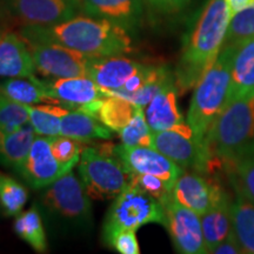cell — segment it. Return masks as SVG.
Wrapping results in <instances>:
<instances>
[{"instance_id": "cell-1", "label": "cell", "mask_w": 254, "mask_h": 254, "mask_svg": "<svg viewBox=\"0 0 254 254\" xmlns=\"http://www.w3.org/2000/svg\"><path fill=\"white\" fill-rule=\"evenodd\" d=\"M131 32L125 27L91 15H75L50 26L25 25L19 34L24 40L50 41L91 57L126 56L132 53Z\"/></svg>"}, {"instance_id": "cell-2", "label": "cell", "mask_w": 254, "mask_h": 254, "mask_svg": "<svg viewBox=\"0 0 254 254\" xmlns=\"http://www.w3.org/2000/svg\"><path fill=\"white\" fill-rule=\"evenodd\" d=\"M231 17L227 0H207L184 40L174 72L178 92L184 93L194 88L217 60L226 41Z\"/></svg>"}, {"instance_id": "cell-3", "label": "cell", "mask_w": 254, "mask_h": 254, "mask_svg": "<svg viewBox=\"0 0 254 254\" xmlns=\"http://www.w3.org/2000/svg\"><path fill=\"white\" fill-rule=\"evenodd\" d=\"M211 176L226 174L241 159L254 154V91L228 101L205 138Z\"/></svg>"}, {"instance_id": "cell-4", "label": "cell", "mask_w": 254, "mask_h": 254, "mask_svg": "<svg viewBox=\"0 0 254 254\" xmlns=\"http://www.w3.org/2000/svg\"><path fill=\"white\" fill-rule=\"evenodd\" d=\"M232 59L233 46L225 44L217 60L194 86L186 122L204 144L212 124L231 99Z\"/></svg>"}, {"instance_id": "cell-5", "label": "cell", "mask_w": 254, "mask_h": 254, "mask_svg": "<svg viewBox=\"0 0 254 254\" xmlns=\"http://www.w3.org/2000/svg\"><path fill=\"white\" fill-rule=\"evenodd\" d=\"M91 196L84 184L72 171L52 183L39 195V206L63 231H86L92 225Z\"/></svg>"}, {"instance_id": "cell-6", "label": "cell", "mask_w": 254, "mask_h": 254, "mask_svg": "<svg viewBox=\"0 0 254 254\" xmlns=\"http://www.w3.org/2000/svg\"><path fill=\"white\" fill-rule=\"evenodd\" d=\"M109 146L84 147L79 159V176L92 199H114L131 184L132 173L116 154V145Z\"/></svg>"}, {"instance_id": "cell-7", "label": "cell", "mask_w": 254, "mask_h": 254, "mask_svg": "<svg viewBox=\"0 0 254 254\" xmlns=\"http://www.w3.org/2000/svg\"><path fill=\"white\" fill-rule=\"evenodd\" d=\"M147 224L165 225L164 206L138 186L129 184L114 198L103 230L132 228L136 231Z\"/></svg>"}, {"instance_id": "cell-8", "label": "cell", "mask_w": 254, "mask_h": 254, "mask_svg": "<svg viewBox=\"0 0 254 254\" xmlns=\"http://www.w3.org/2000/svg\"><path fill=\"white\" fill-rule=\"evenodd\" d=\"M152 147L184 170L211 176V157L207 148L196 139L187 122L166 131L153 132Z\"/></svg>"}, {"instance_id": "cell-9", "label": "cell", "mask_w": 254, "mask_h": 254, "mask_svg": "<svg viewBox=\"0 0 254 254\" xmlns=\"http://www.w3.org/2000/svg\"><path fill=\"white\" fill-rule=\"evenodd\" d=\"M33 58L36 71L46 78L87 75L93 57L50 41L25 40Z\"/></svg>"}, {"instance_id": "cell-10", "label": "cell", "mask_w": 254, "mask_h": 254, "mask_svg": "<svg viewBox=\"0 0 254 254\" xmlns=\"http://www.w3.org/2000/svg\"><path fill=\"white\" fill-rule=\"evenodd\" d=\"M165 225L176 250L183 254L208 253L200 215L177 202L172 196L163 202Z\"/></svg>"}, {"instance_id": "cell-11", "label": "cell", "mask_w": 254, "mask_h": 254, "mask_svg": "<svg viewBox=\"0 0 254 254\" xmlns=\"http://www.w3.org/2000/svg\"><path fill=\"white\" fill-rule=\"evenodd\" d=\"M226 194L227 192L215 178L190 171L180 174L174 183L171 196L180 205L202 215Z\"/></svg>"}, {"instance_id": "cell-12", "label": "cell", "mask_w": 254, "mask_h": 254, "mask_svg": "<svg viewBox=\"0 0 254 254\" xmlns=\"http://www.w3.org/2000/svg\"><path fill=\"white\" fill-rule=\"evenodd\" d=\"M6 7L24 25L50 26L81 12L79 0H5Z\"/></svg>"}, {"instance_id": "cell-13", "label": "cell", "mask_w": 254, "mask_h": 254, "mask_svg": "<svg viewBox=\"0 0 254 254\" xmlns=\"http://www.w3.org/2000/svg\"><path fill=\"white\" fill-rule=\"evenodd\" d=\"M116 154L129 173L151 174L171 185L184 172V168L151 146L116 145Z\"/></svg>"}, {"instance_id": "cell-14", "label": "cell", "mask_w": 254, "mask_h": 254, "mask_svg": "<svg viewBox=\"0 0 254 254\" xmlns=\"http://www.w3.org/2000/svg\"><path fill=\"white\" fill-rule=\"evenodd\" d=\"M73 167V165H63L57 160L51 151L50 136L38 135L19 176L32 189L43 190L72 171Z\"/></svg>"}, {"instance_id": "cell-15", "label": "cell", "mask_w": 254, "mask_h": 254, "mask_svg": "<svg viewBox=\"0 0 254 254\" xmlns=\"http://www.w3.org/2000/svg\"><path fill=\"white\" fill-rule=\"evenodd\" d=\"M43 81L46 94L52 104H64L73 110H80L106 95L103 88L88 75L49 78Z\"/></svg>"}, {"instance_id": "cell-16", "label": "cell", "mask_w": 254, "mask_h": 254, "mask_svg": "<svg viewBox=\"0 0 254 254\" xmlns=\"http://www.w3.org/2000/svg\"><path fill=\"white\" fill-rule=\"evenodd\" d=\"M85 14L106 20L133 32L141 23L145 0H79Z\"/></svg>"}, {"instance_id": "cell-17", "label": "cell", "mask_w": 254, "mask_h": 254, "mask_svg": "<svg viewBox=\"0 0 254 254\" xmlns=\"http://www.w3.org/2000/svg\"><path fill=\"white\" fill-rule=\"evenodd\" d=\"M144 67V64L124 56L93 57L88 65L87 75L104 92H113L122 88L127 79Z\"/></svg>"}, {"instance_id": "cell-18", "label": "cell", "mask_w": 254, "mask_h": 254, "mask_svg": "<svg viewBox=\"0 0 254 254\" xmlns=\"http://www.w3.org/2000/svg\"><path fill=\"white\" fill-rule=\"evenodd\" d=\"M33 58L20 34L5 32L0 39V78H23L34 74Z\"/></svg>"}, {"instance_id": "cell-19", "label": "cell", "mask_w": 254, "mask_h": 254, "mask_svg": "<svg viewBox=\"0 0 254 254\" xmlns=\"http://www.w3.org/2000/svg\"><path fill=\"white\" fill-rule=\"evenodd\" d=\"M176 80L167 84L145 106L146 120L152 132H160L186 123L178 106Z\"/></svg>"}, {"instance_id": "cell-20", "label": "cell", "mask_w": 254, "mask_h": 254, "mask_svg": "<svg viewBox=\"0 0 254 254\" xmlns=\"http://www.w3.org/2000/svg\"><path fill=\"white\" fill-rule=\"evenodd\" d=\"M136 107L125 98L106 94L101 99L81 107L80 111L95 117L113 132L119 133L133 118Z\"/></svg>"}, {"instance_id": "cell-21", "label": "cell", "mask_w": 254, "mask_h": 254, "mask_svg": "<svg viewBox=\"0 0 254 254\" xmlns=\"http://www.w3.org/2000/svg\"><path fill=\"white\" fill-rule=\"evenodd\" d=\"M60 135L86 142L90 140H109L113 136V131L105 126L99 119L84 111L68 110L62 118Z\"/></svg>"}, {"instance_id": "cell-22", "label": "cell", "mask_w": 254, "mask_h": 254, "mask_svg": "<svg viewBox=\"0 0 254 254\" xmlns=\"http://www.w3.org/2000/svg\"><path fill=\"white\" fill-rule=\"evenodd\" d=\"M36 135L30 123L13 132L0 134V164L19 176Z\"/></svg>"}, {"instance_id": "cell-23", "label": "cell", "mask_w": 254, "mask_h": 254, "mask_svg": "<svg viewBox=\"0 0 254 254\" xmlns=\"http://www.w3.org/2000/svg\"><path fill=\"white\" fill-rule=\"evenodd\" d=\"M230 45L233 46L231 73V99H233L254 91V37Z\"/></svg>"}, {"instance_id": "cell-24", "label": "cell", "mask_w": 254, "mask_h": 254, "mask_svg": "<svg viewBox=\"0 0 254 254\" xmlns=\"http://www.w3.org/2000/svg\"><path fill=\"white\" fill-rule=\"evenodd\" d=\"M231 202L232 199L227 193L218 204L208 209L206 213L200 215L205 245L208 253H211L215 246H218L232 233Z\"/></svg>"}, {"instance_id": "cell-25", "label": "cell", "mask_w": 254, "mask_h": 254, "mask_svg": "<svg viewBox=\"0 0 254 254\" xmlns=\"http://www.w3.org/2000/svg\"><path fill=\"white\" fill-rule=\"evenodd\" d=\"M234 193L231 202L232 230L243 253L254 254V202L238 190Z\"/></svg>"}, {"instance_id": "cell-26", "label": "cell", "mask_w": 254, "mask_h": 254, "mask_svg": "<svg viewBox=\"0 0 254 254\" xmlns=\"http://www.w3.org/2000/svg\"><path fill=\"white\" fill-rule=\"evenodd\" d=\"M0 93L23 105L52 104L46 94L44 81L34 74L23 78H5L0 81Z\"/></svg>"}, {"instance_id": "cell-27", "label": "cell", "mask_w": 254, "mask_h": 254, "mask_svg": "<svg viewBox=\"0 0 254 254\" xmlns=\"http://www.w3.org/2000/svg\"><path fill=\"white\" fill-rule=\"evenodd\" d=\"M13 228L17 236L27 243L36 252H46V232L38 205H33L25 212L19 213L15 218Z\"/></svg>"}, {"instance_id": "cell-28", "label": "cell", "mask_w": 254, "mask_h": 254, "mask_svg": "<svg viewBox=\"0 0 254 254\" xmlns=\"http://www.w3.org/2000/svg\"><path fill=\"white\" fill-rule=\"evenodd\" d=\"M28 111V123L33 127L37 135H60L62 118L67 109L57 105H26Z\"/></svg>"}, {"instance_id": "cell-29", "label": "cell", "mask_w": 254, "mask_h": 254, "mask_svg": "<svg viewBox=\"0 0 254 254\" xmlns=\"http://www.w3.org/2000/svg\"><path fill=\"white\" fill-rule=\"evenodd\" d=\"M27 199L26 187L12 177L0 172V205L7 217H17L21 213Z\"/></svg>"}, {"instance_id": "cell-30", "label": "cell", "mask_w": 254, "mask_h": 254, "mask_svg": "<svg viewBox=\"0 0 254 254\" xmlns=\"http://www.w3.org/2000/svg\"><path fill=\"white\" fill-rule=\"evenodd\" d=\"M153 132L146 120L144 107L138 106L129 123L119 132L122 144L125 146H151Z\"/></svg>"}, {"instance_id": "cell-31", "label": "cell", "mask_w": 254, "mask_h": 254, "mask_svg": "<svg viewBox=\"0 0 254 254\" xmlns=\"http://www.w3.org/2000/svg\"><path fill=\"white\" fill-rule=\"evenodd\" d=\"M226 174L233 190L254 202V154L241 159Z\"/></svg>"}, {"instance_id": "cell-32", "label": "cell", "mask_w": 254, "mask_h": 254, "mask_svg": "<svg viewBox=\"0 0 254 254\" xmlns=\"http://www.w3.org/2000/svg\"><path fill=\"white\" fill-rule=\"evenodd\" d=\"M27 123L26 105L19 104L0 93V134L13 132Z\"/></svg>"}, {"instance_id": "cell-33", "label": "cell", "mask_w": 254, "mask_h": 254, "mask_svg": "<svg viewBox=\"0 0 254 254\" xmlns=\"http://www.w3.org/2000/svg\"><path fill=\"white\" fill-rule=\"evenodd\" d=\"M254 37V1L231 17L225 44H238Z\"/></svg>"}, {"instance_id": "cell-34", "label": "cell", "mask_w": 254, "mask_h": 254, "mask_svg": "<svg viewBox=\"0 0 254 254\" xmlns=\"http://www.w3.org/2000/svg\"><path fill=\"white\" fill-rule=\"evenodd\" d=\"M103 239L107 246L120 254H139L138 238L132 228H110L103 230Z\"/></svg>"}, {"instance_id": "cell-35", "label": "cell", "mask_w": 254, "mask_h": 254, "mask_svg": "<svg viewBox=\"0 0 254 254\" xmlns=\"http://www.w3.org/2000/svg\"><path fill=\"white\" fill-rule=\"evenodd\" d=\"M80 142L65 135L50 136L51 151L63 165H78L82 152Z\"/></svg>"}, {"instance_id": "cell-36", "label": "cell", "mask_w": 254, "mask_h": 254, "mask_svg": "<svg viewBox=\"0 0 254 254\" xmlns=\"http://www.w3.org/2000/svg\"><path fill=\"white\" fill-rule=\"evenodd\" d=\"M131 184L138 186L161 204L170 198L173 189V185L170 183L151 174H132Z\"/></svg>"}, {"instance_id": "cell-37", "label": "cell", "mask_w": 254, "mask_h": 254, "mask_svg": "<svg viewBox=\"0 0 254 254\" xmlns=\"http://www.w3.org/2000/svg\"><path fill=\"white\" fill-rule=\"evenodd\" d=\"M192 0H148L152 7L159 13L176 14L190 4Z\"/></svg>"}, {"instance_id": "cell-38", "label": "cell", "mask_w": 254, "mask_h": 254, "mask_svg": "<svg viewBox=\"0 0 254 254\" xmlns=\"http://www.w3.org/2000/svg\"><path fill=\"white\" fill-rule=\"evenodd\" d=\"M211 253L214 254H239L243 253V250L238 243L236 236H234L233 230H232V233L228 236L224 241H221L218 246H215L213 250H212Z\"/></svg>"}, {"instance_id": "cell-39", "label": "cell", "mask_w": 254, "mask_h": 254, "mask_svg": "<svg viewBox=\"0 0 254 254\" xmlns=\"http://www.w3.org/2000/svg\"><path fill=\"white\" fill-rule=\"evenodd\" d=\"M228 5H230L231 9V15L236 14L237 12H239L240 9L245 8L250 4H252L254 0H227Z\"/></svg>"}, {"instance_id": "cell-40", "label": "cell", "mask_w": 254, "mask_h": 254, "mask_svg": "<svg viewBox=\"0 0 254 254\" xmlns=\"http://www.w3.org/2000/svg\"><path fill=\"white\" fill-rule=\"evenodd\" d=\"M4 33H5V32L2 31V28H1V27H0V39H1V37L4 36Z\"/></svg>"}]
</instances>
